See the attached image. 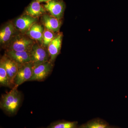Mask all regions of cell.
Listing matches in <instances>:
<instances>
[{
    "instance_id": "obj_8",
    "label": "cell",
    "mask_w": 128,
    "mask_h": 128,
    "mask_svg": "<svg viewBox=\"0 0 128 128\" xmlns=\"http://www.w3.org/2000/svg\"><path fill=\"white\" fill-rule=\"evenodd\" d=\"M62 38V33L58 34L48 46V50L50 56V61L52 63L54 62L60 52Z\"/></svg>"
},
{
    "instance_id": "obj_11",
    "label": "cell",
    "mask_w": 128,
    "mask_h": 128,
    "mask_svg": "<svg viewBox=\"0 0 128 128\" xmlns=\"http://www.w3.org/2000/svg\"><path fill=\"white\" fill-rule=\"evenodd\" d=\"M42 22L47 30L54 33L59 32L61 25L60 20L52 16L44 14L42 16Z\"/></svg>"
},
{
    "instance_id": "obj_19",
    "label": "cell",
    "mask_w": 128,
    "mask_h": 128,
    "mask_svg": "<svg viewBox=\"0 0 128 128\" xmlns=\"http://www.w3.org/2000/svg\"><path fill=\"white\" fill-rule=\"evenodd\" d=\"M38 2L41 3V2H48L50 1L51 0H36Z\"/></svg>"
},
{
    "instance_id": "obj_14",
    "label": "cell",
    "mask_w": 128,
    "mask_h": 128,
    "mask_svg": "<svg viewBox=\"0 0 128 128\" xmlns=\"http://www.w3.org/2000/svg\"><path fill=\"white\" fill-rule=\"evenodd\" d=\"M15 32V27L12 23L8 24L0 32V42L1 44H5L10 41L13 38Z\"/></svg>"
},
{
    "instance_id": "obj_4",
    "label": "cell",
    "mask_w": 128,
    "mask_h": 128,
    "mask_svg": "<svg viewBox=\"0 0 128 128\" xmlns=\"http://www.w3.org/2000/svg\"><path fill=\"white\" fill-rule=\"evenodd\" d=\"M31 62L35 66L50 61L48 50L38 44L35 43L30 51Z\"/></svg>"
},
{
    "instance_id": "obj_17",
    "label": "cell",
    "mask_w": 128,
    "mask_h": 128,
    "mask_svg": "<svg viewBox=\"0 0 128 128\" xmlns=\"http://www.w3.org/2000/svg\"><path fill=\"white\" fill-rule=\"evenodd\" d=\"M0 85L2 86L10 88L7 73L3 63L0 61Z\"/></svg>"
},
{
    "instance_id": "obj_1",
    "label": "cell",
    "mask_w": 128,
    "mask_h": 128,
    "mask_svg": "<svg viewBox=\"0 0 128 128\" xmlns=\"http://www.w3.org/2000/svg\"><path fill=\"white\" fill-rule=\"evenodd\" d=\"M22 96L18 88L14 87L10 91L2 94L0 102V108L9 115L16 114L22 102Z\"/></svg>"
},
{
    "instance_id": "obj_13",
    "label": "cell",
    "mask_w": 128,
    "mask_h": 128,
    "mask_svg": "<svg viewBox=\"0 0 128 128\" xmlns=\"http://www.w3.org/2000/svg\"><path fill=\"white\" fill-rule=\"evenodd\" d=\"M44 32L43 28L42 25L36 22L26 32V34L32 39L38 41L42 44Z\"/></svg>"
},
{
    "instance_id": "obj_5",
    "label": "cell",
    "mask_w": 128,
    "mask_h": 128,
    "mask_svg": "<svg viewBox=\"0 0 128 128\" xmlns=\"http://www.w3.org/2000/svg\"><path fill=\"white\" fill-rule=\"evenodd\" d=\"M53 66V63L50 61L34 66L32 77L28 81H44L52 71Z\"/></svg>"
},
{
    "instance_id": "obj_3",
    "label": "cell",
    "mask_w": 128,
    "mask_h": 128,
    "mask_svg": "<svg viewBox=\"0 0 128 128\" xmlns=\"http://www.w3.org/2000/svg\"><path fill=\"white\" fill-rule=\"evenodd\" d=\"M33 64L32 62L18 64L17 73L14 80V87L18 88L26 81H28L32 75Z\"/></svg>"
},
{
    "instance_id": "obj_18",
    "label": "cell",
    "mask_w": 128,
    "mask_h": 128,
    "mask_svg": "<svg viewBox=\"0 0 128 128\" xmlns=\"http://www.w3.org/2000/svg\"><path fill=\"white\" fill-rule=\"evenodd\" d=\"M54 33L45 28L43 34L42 46L44 48H48L50 44L56 36Z\"/></svg>"
},
{
    "instance_id": "obj_12",
    "label": "cell",
    "mask_w": 128,
    "mask_h": 128,
    "mask_svg": "<svg viewBox=\"0 0 128 128\" xmlns=\"http://www.w3.org/2000/svg\"><path fill=\"white\" fill-rule=\"evenodd\" d=\"M46 10L44 6H41L37 1H34L28 6L26 9V14L34 18L44 15Z\"/></svg>"
},
{
    "instance_id": "obj_7",
    "label": "cell",
    "mask_w": 128,
    "mask_h": 128,
    "mask_svg": "<svg viewBox=\"0 0 128 128\" xmlns=\"http://www.w3.org/2000/svg\"><path fill=\"white\" fill-rule=\"evenodd\" d=\"M7 73L11 88L14 87V80L18 70V64L6 54L0 60Z\"/></svg>"
},
{
    "instance_id": "obj_16",
    "label": "cell",
    "mask_w": 128,
    "mask_h": 128,
    "mask_svg": "<svg viewBox=\"0 0 128 128\" xmlns=\"http://www.w3.org/2000/svg\"><path fill=\"white\" fill-rule=\"evenodd\" d=\"M77 121H60L53 123L48 128H78Z\"/></svg>"
},
{
    "instance_id": "obj_2",
    "label": "cell",
    "mask_w": 128,
    "mask_h": 128,
    "mask_svg": "<svg viewBox=\"0 0 128 128\" xmlns=\"http://www.w3.org/2000/svg\"><path fill=\"white\" fill-rule=\"evenodd\" d=\"M8 50L30 52L34 45V41L30 37L19 35L11 40Z\"/></svg>"
},
{
    "instance_id": "obj_20",
    "label": "cell",
    "mask_w": 128,
    "mask_h": 128,
    "mask_svg": "<svg viewBox=\"0 0 128 128\" xmlns=\"http://www.w3.org/2000/svg\"><path fill=\"white\" fill-rule=\"evenodd\" d=\"M109 128H117V127H112V126H110Z\"/></svg>"
},
{
    "instance_id": "obj_6",
    "label": "cell",
    "mask_w": 128,
    "mask_h": 128,
    "mask_svg": "<svg viewBox=\"0 0 128 128\" xmlns=\"http://www.w3.org/2000/svg\"><path fill=\"white\" fill-rule=\"evenodd\" d=\"M44 6L54 17L60 20L63 18L65 4L62 0H51L46 2Z\"/></svg>"
},
{
    "instance_id": "obj_10",
    "label": "cell",
    "mask_w": 128,
    "mask_h": 128,
    "mask_svg": "<svg viewBox=\"0 0 128 128\" xmlns=\"http://www.w3.org/2000/svg\"><path fill=\"white\" fill-rule=\"evenodd\" d=\"M6 55L16 62L21 64L31 62L30 52L8 50Z\"/></svg>"
},
{
    "instance_id": "obj_15",
    "label": "cell",
    "mask_w": 128,
    "mask_h": 128,
    "mask_svg": "<svg viewBox=\"0 0 128 128\" xmlns=\"http://www.w3.org/2000/svg\"><path fill=\"white\" fill-rule=\"evenodd\" d=\"M110 126L106 121L98 118L88 121L78 128H109Z\"/></svg>"
},
{
    "instance_id": "obj_9",
    "label": "cell",
    "mask_w": 128,
    "mask_h": 128,
    "mask_svg": "<svg viewBox=\"0 0 128 128\" xmlns=\"http://www.w3.org/2000/svg\"><path fill=\"white\" fill-rule=\"evenodd\" d=\"M38 20V18L33 17L27 14H24L16 20L15 26L21 32H26L32 25L37 22Z\"/></svg>"
}]
</instances>
